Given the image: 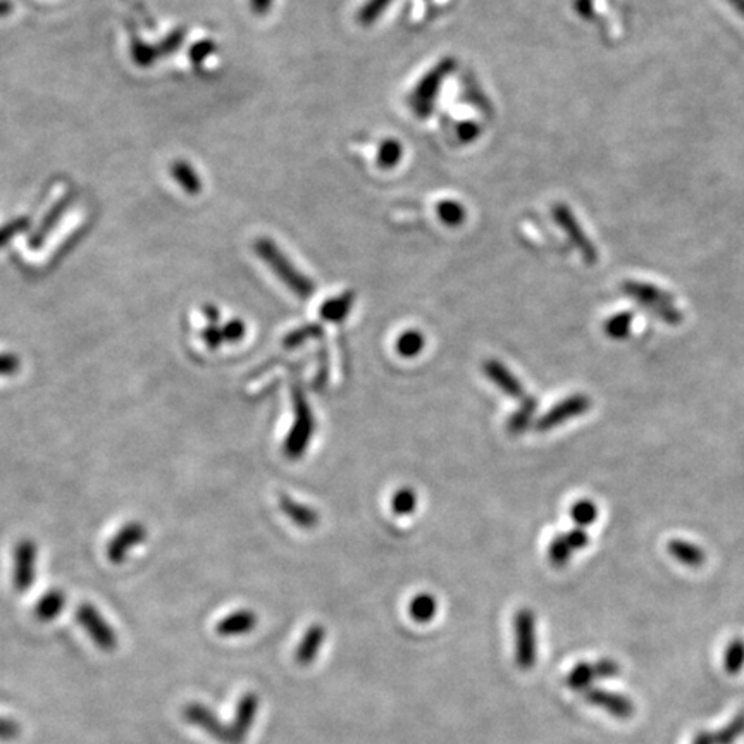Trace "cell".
Wrapping results in <instances>:
<instances>
[{
  "label": "cell",
  "instance_id": "obj_21",
  "mask_svg": "<svg viewBox=\"0 0 744 744\" xmlns=\"http://www.w3.org/2000/svg\"><path fill=\"white\" fill-rule=\"evenodd\" d=\"M537 400L531 395H526L524 399L520 400V407L508 417L507 420V431L510 434L524 433L529 424L533 422V417L536 414Z\"/></svg>",
  "mask_w": 744,
  "mask_h": 744
},
{
  "label": "cell",
  "instance_id": "obj_1",
  "mask_svg": "<svg viewBox=\"0 0 744 744\" xmlns=\"http://www.w3.org/2000/svg\"><path fill=\"white\" fill-rule=\"evenodd\" d=\"M254 250H256L257 257L275 273V276L292 294L300 296V298H309L314 294V283L295 267L292 260L281 252V248L277 246L276 243L271 242L267 238H259L254 245Z\"/></svg>",
  "mask_w": 744,
  "mask_h": 744
},
{
  "label": "cell",
  "instance_id": "obj_38",
  "mask_svg": "<svg viewBox=\"0 0 744 744\" xmlns=\"http://www.w3.org/2000/svg\"><path fill=\"white\" fill-rule=\"evenodd\" d=\"M28 227H30V217H18V219H14V221L2 226V227H0V248H2L5 243L11 242L14 237H18L19 233L26 231Z\"/></svg>",
  "mask_w": 744,
  "mask_h": 744
},
{
  "label": "cell",
  "instance_id": "obj_3",
  "mask_svg": "<svg viewBox=\"0 0 744 744\" xmlns=\"http://www.w3.org/2000/svg\"><path fill=\"white\" fill-rule=\"evenodd\" d=\"M457 68V61L451 57L441 59L438 64H434L431 70L428 71L417 83L412 95H411V107L414 114L419 118H428L433 112L434 101L438 97L440 88L443 87V82L450 76L451 71Z\"/></svg>",
  "mask_w": 744,
  "mask_h": 744
},
{
  "label": "cell",
  "instance_id": "obj_46",
  "mask_svg": "<svg viewBox=\"0 0 744 744\" xmlns=\"http://www.w3.org/2000/svg\"><path fill=\"white\" fill-rule=\"evenodd\" d=\"M202 338H204L206 345H208L210 350H216V348H219V346L225 343L223 331H221V328H217L216 324H210V326L204 329V331H202Z\"/></svg>",
  "mask_w": 744,
  "mask_h": 744
},
{
  "label": "cell",
  "instance_id": "obj_16",
  "mask_svg": "<svg viewBox=\"0 0 744 744\" xmlns=\"http://www.w3.org/2000/svg\"><path fill=\"white\" fill-rule=\"evenodd\" d=\"M324 640H326V629L321 623L311 625L296 646V652H295L296 663L302 667L312 665L314 660L319 657Z\"/></svg>",
  "mask_w": 744,
  "mask_h": 744
},
{
  "label": "cell",
  "instance_id": "obj_13",
  "mask_svg": "<svg viewBox=\"0 0 744 744\" xmlns=\"http://www.w3.org/2000/svg\"><path fill=\"white\" fill-rule=\"evenodd\" d=\"M585 698L589 705L598 707V709L606 710L608 713H612L617 719L627 720L633 717V713L636 711L633 701L629 698H625L623 694L617 692L605 691V690H598V688H589L585 691Z\"/></svg>",
  "mask_w": 744,
  "mask_h": 744
},
{
  "label": "cell",
  "instance_id": "obj_8",
  "mask_svg": "<svg viewBox=\"0 0 744 744\" xmlns=\"http://www.w3.org/2000/svg\"><path fill=\"white\" fill-rule=\"evenodd\" d=\"M591 409V400L586 395H572L562 401H558L546 414L537 419L535 430L539 433L552 431L556 426L571 420L574 417L583 416Z\"/></svg>",
  "mask_w": 744,
  "mask_h": 744
},
{
  "label": "cell",
  "instance_id": "obj_4",
  "mask_svg": "<svg viewBox=\"0 0 744 744\" xmlns=\"http://www.w3.org/2000/svg\"><path fill=\"white\" fill-rule=\"evenodd\" d=\"M623 294L638 300L643 307L650 309L667 324H681L684 315L674 305V300L669 294L660 290L653 285L640 283V281H625L623 285Z\"/></svg>",
  "mask_w": 744,
  "mask_h": 744
},
{
  "label": "cell",
  "instance_id": "obj_48",
  "mask_svg": "<svg viewBox=\"0 0 744 744\" xmlns=\"http://www.w3.org/2000/svg\"><path fill=\"white\" fill-rule=\"evenodd\" d=\"M273 2L275 0H250V9L257 16H266L273 7Z\"/></svg>",
  "mask_w": 744,
  "mask_h": 744
},
{
  "label": "cell",
  "instance_id": "obj_18",
  "mask_svg": "<svg viewBox=\"0 0 744 744\" xmlns=\"http://www.w3.org/2000/svg\"><path fill=\"white\" fill-rule=\"evenodd\" d=\"M667 552L674 556L675 560H679L681 564L688 565V567H701L707 562V555L705 552L692 545L690 541H682V539H672L667 545Z\"/></svg>",
  "mask_w": 744,
  "mask_h": 744
},
{
  "label": "cell",
  "instance_id": "obj_53",
  "mask_svg": "<svg viewBox=\"0 0 744 744\" xmlns=\"http://www.w3.org/2000/svg\"><path fill=\"white\" fill-rule=\"evenodd\" d=\"M736 9H738V13H741V16L744 18V0H729Z\"/></svg>",
  "mask_w": 744,
  "mask_h": 744
},
{
  "label": "cell",
  "instance_id": "obj_6",
  "mask_svg": "<svg viewBox=\"0 0 744 744\" xmlns=\"http://www.w3.org/2000/svg\"><path fill=\"white\" fill-rule=\"evenodd\" d=\"M76 621L85 629L92 641L102 652H114L118 648V634L107 623L102 614L90 604H82L76 610Z\"/></svg>",
  "mask_w": 744,
  "mask_h": 744
},
{
  "label": "cell",
  "instance_id": "obj_36",
  "mask_svg": "<svg viewBox=\"0 0 744 744\" xmlns=\"http://www.w3.org/2000/svg\"><path fill=\"white\" fill-rule=\"evenodd\" d=\"M744 734V711H741L730 724L720 729L713 738V744H732Z\"/></svg>",
  "mask_w": 744,
  "mask_h": 744
},
{
  "label": "cell",
  "instance_id": "obj_52",
  "mask_svg": "<svg viewBox=\"0 0 744 744\" xmlns=\"http://www.w3.org/2000/svg\"><path fill=\"white\" fill-rule=\"evenodd\" d=\"M11 9H13V4H11V2H7V0H0V18L7 16V14L11 13Z\"/></svg>",
  "mask_w": 744,
  "mask_h": 744
},
{
  "label": "cell",
  "instance_id": "obj_32",
  "mask_svg": "<svg viewBox=\"0 0 744 744\" xmlns=\"http://www.w3.org/2000/svg\"><path fill=\"white\" fill-rule=\"evenodd\" d=\"M571 517L579 527H585L598 519V507L591 500H579L572 505Z\"/></svg>",
  "mask_w": 744,
  "mask_h": 744
},
{
  "label": "cell",
  "instance_id": "obj_44",
  "mask_svg": "<svg viewBox=\"0 0 744 744\" xmlns=\"http://www.w3.org/2000/svg\"><path fill=\"white\" fill-rule=\"evenodd\" d=\"M21 367V361L14 353H0V376H13Z\"/></svg>",
  "mask_w": 744,
  "mask_h": 744
},
{
  "label": "cell",
  "instance_id": "obj_50",
  "mask_svg": "<svg viewBox=\"0 0 744 744\" xmlns=\"http://www.w3.org/2000/svg\"><path fill=\"white\" fill-rule=\"evenodd\" d=\"M202 312H204V315H206V319H208L210 324H216V323L219 321V311H217V307H216V305H210V304H208V305H204Z\"/></svg>",
  "mask_w": 744,
  "mask_h": 744
},
{
  "label": "cell",
  "instance_id": "obj_47",
  "mask_svg": "<svg viewBox=\"0 0 744 744\" xmlns=\"http://www.w3.org/2000/svg\"><path fill=\"white\" fill-rule=\"evenodd\" d=\"M457 133H459V139L462 140V141H474V140L479 137V133H481V126H479L478 122H462V124L457 128Z\"/></svg>",
  "mask_w": 744,
  "mask_h": 744
},
{
  "label": "cell",
  "instance_id": "obj_27",
  "mask_svg": "<svg viewBox=\"0 0 744 744\" xmlns=\"http://www.w3.org/2000/svg\"><path fill=\"white\" fill-rule=\"evenodd\" d=\"M403 157V145L399 140L386 139L378 149V164L382 169H393Z\"/></svg>",
  "mask_w": 744,
  "mask_h": 744
},
{
  "label": "cell",
  "instance_id": "obj_42",
  "mask_svg": "<svg viewBox=\"0 0 744 744\" xmlns=\"http://www.w3.org/2000/svg\"><path fill=\"white\" fill-rule=\"evenodd\" d=\"M594 671L598 679H612L621 672V667L612 658H602L594 662Z\"/></svg>",
  "mask_w": 744,
  "mask_h": 744
},
{
  "label": "cell",
  "instance_id": "obj_9",
  "mask_svg": "<svg viewBox=\"0 0 744 744\" xmlns=\"http://www.w3.org/2000/svg\"><path fill=\"white\" fill-rule=\"evenodd\" d=\"M552 212H554L556 225L560 226V227L567 233V237H569L571 242L577 246V250L581 252V256H583V259L586 260V264H589V266L594 264V262L598 260V252H596L594 245L589 242L585 229L581 227V225L577 223V219L574 217L571 208H567V206H564V204H556Z\"/></svg>",
  "mask_w": 744,
  "mask_h": 744
},
{
  "label": "cell",
  "instance_id": "obj_26",
  "mask_svg": "<svg viewBox=\"0 0 744 744\" xmlns=\"http://www.w3.org/2000/svg\"><path fill=\"white\" fill-rule=\"evenodd\" d=\"M594 679H598L596 671H594V663L581 662L567 675V686L574 691L585 692L591 688Z\"/></svg>",
  "mask_w": 744,
  "mask_h": 744
},
{
  "label": "cell",
  "instance_id": "obj_2",
  "mask_svg": "<svg viewBox=\"0 0 744 744\" xmlns=\"http://www.w3.org/2000/svg\"><path fill=\"white\" fill-rule=\"evenodd\" d=\"M294 412L295 419L290 433L286 434L283 450L290 460H298L311 445L312 436L315 431V420L312 414L311 405L305 399L302 388H294Z\"/></svg>",
  "mask_w": 744,
  "mask_h": 744
},
{
  "label": "cell",
  "instance_id": "obj_10",
  "mask_svg": "<svg viewBox=\"0 0 744 744\" xmlns=\"http://www.w3.org/2000/svg\"><path fill=\"white\" fill-rule=\"evenodd\" d=\"M260 709V698L257 692L248 691L243 694L237 705L235 719L231 722V734L235 744H243L246 736L250 734L252 727L256 724L257 713Z\"/></svg>",
  "mask_w": 744,
  "mask_h": 744
},
{
  "label": "cell",
  "instance_id": "obj_15",
  "mask_svg": "<svg viewBox=\"0 0 744 744\" xmlns=\"http://www.w3.org/2000/svg\"><path fill=\"white\" fill-rule=\"evenodd\" d=\"M257 615L252 610H237L223 617L217 625L216 633L223 638H237L252 633L257 627Z\"/></svg>",
  "mask_w": 744,
  "mask_h": 744
},
{
  "label": "cell",
  "instance_id": "obj_40",
  "mask_svg": "<svg viewBox=\"0 0 744 744\" xmlns=\"http://www.w3.org/2000/svg\"><path fill=\"white\" fill-rule=\"evenodd\" d=\"M216 51V43L212 40H200L197 42L190 49L191 63L200 64L208 59V55H212Z\"/></svg>",
  "mask_w": 744,
  "mask_h": 744
},
{
  "label": "cell",
  "instance_id": "obj_41",
  "mask_svg": "<svg viewBox=\"0 0 744 744\" xmlns=\"http://www.w3.org/2000/svg\"><path fill=\"white\" fill-rule=\"evenodd\" d=\"M221 331H223V338H225V342H229V343H237V342H240L243 336H245L246 328H245V324H243L240 319H233V321L226 323L225 326L221 328Z\"/></svg>",
  "mask_w": 744,
  "mask_h": 744
},
{
  "label": "cell",
  "instance_id": "obj_25",
  "mask_svg": "<svg viewBox=\"0 0 744 744\" xmlns=\"http://www.w3.org/2000/svg\"><path fill=\"white\" fill-rule=\"evenodd\" d=\"M436 214H438V217H440V221H441L443 225L450 226V227L464 225V223H466V217H468V210H466V208H464L460 202H457V200H443V202H440V204L436 206Z\"/></svg>",
  "mask_w": 744,
  "mask_h": 744
},
{
  "label": "cell",
  "instance_id": "obj_14",
  "mask_svg": "<svg viewBox=\"0 0 744 744\" xmlns=\"http://www.w3.org/2000/svg\"><path fill=\"white\" fill-rule=\"evenodd\" d=\"M483 369H485L486 378L493 382L495 386H498L503 393H507L508 397L520 400L526 397L522 382L502 362H498L495 359H489V361H486Z\"/></svg>",
  "mask_w": 744,
  "mask_h": 744
},
{
  "label": "cell",
  "instance_id": "obj_31",
  "mask_svg": "<svg viewBox=\"0 0 744 744\" xmlns=\"http://www.w3.org/2000/svg\"><path fill=\"white\" fill-rule=\"evenodd\" d=\"M323 333H324V329H323L321 324H307V326H302V328L290 331V333L285 336L283 345L286 346V348H296V346H302L304 343H307L309 340L321 338Z\"/></svg>",
  "mask_w": 744,
  "mask_h": 744
},
{
  "label": "cell",
  "instance_id": "obj_7",
  "mask_svg": "<svg viewBox=\"0 0 744 744\" xmlns=\"http://www.w3.org/2000/svg\"><path fill=\"white\" fill-rule=\"evenodd\" d=\"M183 719L191 726L202 729L212 739L221 744H235L231 727L226 726L212 710L200 701H191L183 709Z\"/></svg>",
  "mask_w": 744,
  "mask_h": 744
},
{
  "label": "cell",
  "instance_id": "obj_12",
  "mask_svg": "<svg viewBox=\"0 0 744 744\" xmlns=\"http://www.w3.org/2000/svg\"><path fill=\"white\" fill-rule=\"evenodd\" d=\"M147 537V529L140 522H130L122 527L121 531L112 537V541L107 545V558L112 564H121L122 560L128 556L130 550L137 545H141Z\"/></svg>",
  "mask_w": 744,
  "mask_h": 744
},
{
  "label": "cell",
  "instance_id": "obj_37",
  "mask_svg": "<svg viewBox=\"0 0 744 744\" xmlns=\"http://www.w3.org/2000/svg\"><path fill=\"white\" fill-rule=\"evenodd\" d=\"M131 57H133V61H135L139 66L147 68V66H150V64L156 63L157 59L160 57V53H159L157 47L147 45V43H143L141 40H133V43H131Z\"/></svg>",
  "mask_w": 744,
  "mask_h": 744
},
{
  "label": "cell",
  "instance_id": "obj_29",
  "mask_svg": "<svg viewBox=\"0 0 744 744\" xmlns=\"http://www.w3.org/2000/svg\"><path fill=\"white\" fill-rule=\"evenodd\" d=\"M631 326H633V314L631 312H621V314H615L608 321H605L604 331H605L606 336L612 338V340H623L625 336H629Z\"/></svg>",
  "mask_w": 744,
  "mask_h": 744
},
{
  "label": "cell",
  "instance_id": "obj_30",
  "mask_svg": "<svg viewBox=\"0 0 744 744\" xmlns=\"http://www.w3.org/2000/svg\"><path fill=\"white\" fill-rule=\"evenodd\" d=\"M424 343L426 340L422 333H419L417 329H409L403 334H400L397 340V352L401 357H416L422 352Z\"/></svg>",
  "mask_w": 744,
  "mask_h": 744
},
{
  "label": "cell",
  "instance_id": "obj_39",
  "mask_svg": "<svg viewBox=\"0 0 744 744\" xmlns=\"http://www.w3.org/2000/svg\"><path fill=\"white\" fill-rule=\"evenodd\" d=\"M185 36H187V30H183V28L174 30L173 34L168 36V38H164V40L160 42V45L157 47L160 55H168V53H173L174 51H178V49L183 45Z\"/></svg>",
  "mask_w": 744,
  "mask_h": 744
},
{
  "label": "cell",
  "instance_id": "obj_45",
  "mask_svg": "<svg viewBox=\"0 0 744 744\" xmlns=\"http://www.w3.org/2000/svg\"><path fill=\"white\" fill-rule=\"evenodd\" d=\"M564 536H565V541L569 543L572 552H574V550H583L585 546H588V533H586L583 527H575V529H572V531H569V533L564 535Z\"/></svg>",
  "mask_w": 744,
  "mask_h": 744
},
{
  "label": "cell",
  "instance_id": "obj_20",
  "mask_svg": "<svg viewBox=\"0 0 744 744\" xmlns=\"http://www.w3.org/2000/svg\"><path fill=\"white\" fill-rule=\"evenodd\" d=\"M353 302H355V294H353V292H345V294L338 295V296H334V298L326 300V302L321 305L319 314H321V317H323L324 321H329V323H342V321H345L346 315L352 311Z\"/></svg>",
  "mask_w": 744,
  "mask_h": 744
},
{
  "label": "cell",
  "instance_id": "obj_43",
  "mask_svg": "<svg viewBox=\"0 0 744 744\" xmlns=\"http://www.w3.org/2000/svg\"><path fill=\"white\" fill-rule=\"evenodd\" d=\"M19 734H21V726L16 720L0 717V741L18 739Z\"/></svg>",
  "mask_w": 744,
  "mask_h": 744
},
{
  "label": "cell",
  "instance_id": "obj_24",
  "mask_svg": "<svg viewBox=\"0 0 744 744\" xmlns=\"http://www.w3.org/2000/svg\"><path fill=\"white\" fill-rule=\"evenodd\" d=\"M436 612H438V604H436V598L430 593L417 594L409 604V614L419 623H431Z\"/></svg>",
  "mask_w": 744,
  "mask_h": 744
},
{
  "label": "cell",
  "instance_id": "obj_51",
  "mask_svg": "<svg viewBox=\"0 0 744 744\" xmlns=\"http://www.w3.org/2000/svg\"><path fill=\"white\" fill-rule=\"evenodd\" d=\"M692 744H713V738H711V734H709V732H700V734L694 738Z\"/></svg>",
  "mask_w": 744,
  "mask_h": 744
},
{
  "label": "cell",
  "instance_id": "obj_49",
  "mask_svg": "<svg viewBox=\"0 0 744 744\" xmlns=\"http://www.w3.org/2000/svg\"><path fill=\"white\" fill-rule=\"evenodd\" d=\"M574 7H575V11H577L583 18H593V2H591V0H575Z\"/></svg>",
  "mask_w": 744,
  "mask_h": 744
},
{
  "label": "cell",
  "instance_id": "obj_5",
  "mask_svg": "<svg viewBox=\"0 0 744 744\" xmlns=\"http://www.w3.org/2000/svg\"><path fill=\"white\" fill-rule=\"evenodd\" d=\"M516 633V663L520 671H531L536 665V617L533 610L520 608L514 619Z\"/></svg>",
  "mask_w": 744,
  "mask_h": 744
},
{
  "label": "cell",
  "instance_id": "obj_28",
  "mask_svg": "<svg viewBox=\"0 0 744 744\" xmlns=\"http://www.w3.org/2000/svg\"><path fill=\"white\" fill-rule=\"evenodd\" d=\"M724 669L727 674H739L744 669V640L736 638L727 644L724 653Z\"/></svg>",
  "mask_w": 744,
  "mask_h": 744
},
{
  "label": "cell",
  "instance_id": "obj_17",
  "mask_svg": "<svg viewBox=\"0 0 744 744\" xmlns=\"http://www.w3.org/2000/svg\"><path fill=\"white\" fill-rule=\"evenodd\" d=\"M279 507H281L283 514L292 520L295 526H298L302 529H312L319 522V514L314 508L295 502L294 498H290L288 495L279 497Z\"/></svg>",
  "mask_w": 744,
  "mask_h": 744
},
{
  "label": "cell",
  "instance_id": "obj_33",
  "mask_svg": "<svg viewBox=\"0 0 744 744\" xmlns=\"http://www.w3.org/2000/svg\"><path fill=\"white\" fill-rule=\"evenodd\" d=\"M393 0H367L361 7L357 19L363 26H369L382 18V13L391 5Z\"/></svg>",
  "mask_w": 744,
  "mask_h": 744
},
{
  "label": "cell",
  "instance_id": "obj_35",
  "mask_svg": "<svg viewBox=\"0 0 744 744\" xmlns=\"http://www.w3.org/2000/svg\"><path fill=\"white\" fill-rule=\"evenodd\" d=\"M572 550L564 535H558L552 539L548 546V560L555 567H564L571 560Z\"/></svg>",
  "mask_w": 744,
  "mask_h": 744
},
{
  "label": "cell",
  "instance_id": "obj_11",
  "mask_svg": "<svg viewBox=\"0 0 744 744\" xmlns=\"http://www.w3.org/2000/svg\"><path fill=\"white\" fill-rule=\"evenodd\" d=\"M36 546L34 541H19L14 550V586L18 591L32 588L35 581Z\"/></svg>",
  "mask_w": 744,
  "mask_h": 744
},
{
  "label": "cell",
  "instance_id": "obj_34",
  "mask_svg": "<svg viewBox=\"0 0 744 744\" xmlns=\"http://www.w3.org/2000/svg\"><path fill=\"white\" fill-rule=\"evenodd\" d=\"M417 495L416 491H412L411 488H401L391 500V508L397 516H409L416 510Z\"/></svg>",
  "mask_w": 744,
  "mask_h": 744
},
{
  "label": "cell",
  "instance_id": "obj_23",
  "mask_svg": "<svg viewBox=\"0 0 744 744\" xmlns=\"http://www.w3.org/2000/svg\"><path fill=\"white\" fill-rule=\"evenodd\" d=\"M171 174L178 185L188 195H198L202 191V181L198 173L185 160H174Z\"/></svg>",
  "mask_w": 744,
  "mask_h": 744
},
{
  "label": "cell",
  "instance_id": "obj_22",
  "mask_svg": "<svg viewBox=\"0 0 744 744\" xmlns=\"http://www.w3.org/2000/svg\"><path fill=\"white\" fill-rule=\"evenodd\" d=\"M66 605V594L61 589H53L42 596L35 606V615L42 623H51Z\"/></svg>",
  "mask_w": 744,
  "mask_h": 744
},
{
  "label": "cell",
  "instance_id": "obj_19",
  "mask_svg": "<svg viewBox=\"0 0 744 744\" xmlns=\"http://www.w3.org/2000/svg\"><path fill=\"white\" fill-rule=\"evenodd\" d=\"M71 200H72V197H64L61 202H57V204L47 212V216L43 217L42 225L38 226L35 231L32 233V237H30V246H32V248H35L36 250V248H40V246L43 245L47 235L53 231V226L59 223V219H61L63 214L66 212V208L70 206Z\"/></svg>",
  "mask_w": 744,
  "mask_h": 744
}]
</instances>
